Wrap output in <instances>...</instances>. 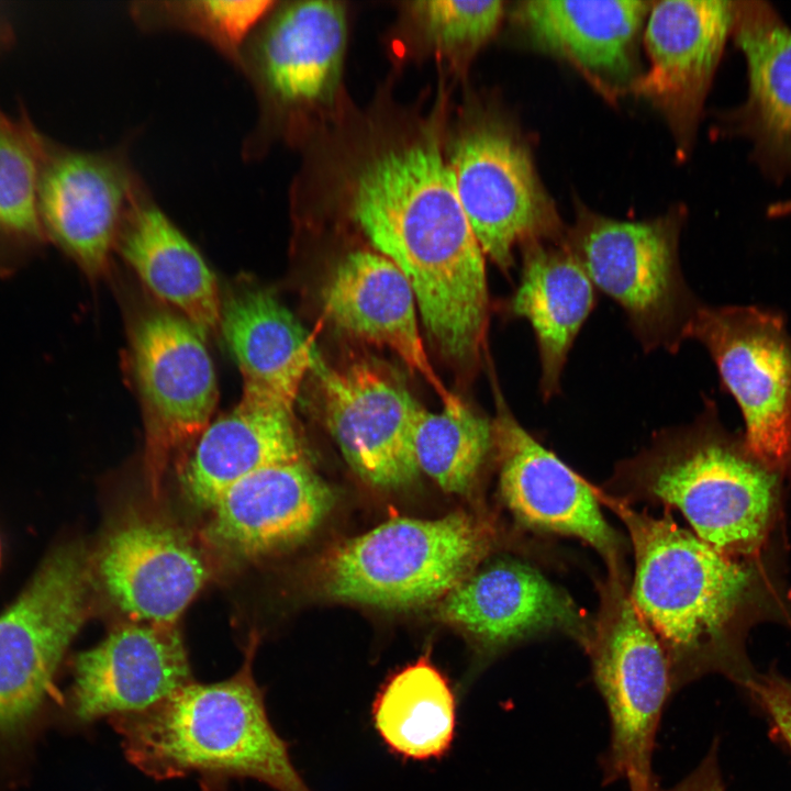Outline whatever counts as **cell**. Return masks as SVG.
<instances>
[{"label": "cell", "mask_w": 791, "mask_h": 791, "mask_svg": "<svg viewBox=\"0 0 791 791\" xmlns=\"http://www.w3.org/2000/svg\"><path fill=\"white\" fill-rule=\"evenodd\" d=\"M413 442L420 471L446 492L465 493L494 453L493 421L461 401L437 413L423 408Z\"/></svg>", "instance_id": "f546056e"}, {"label": "cell", "mask_w": 791, "mask_h": 791, "mask_svg": "<svg viewBox=\"0 0 791 791\" xmlns=\"http://www.w3.org/2000/svg\"><path fill=\"white\" fill-rule=\"evenodd\" d=\"M138 186L113 153L76 149L38 133L37 203L47 242L86 274L101 272Z\"/></svg>", "instance_id": "4fadbf2b"}, {"label": "cell", "mask_w": 791, "mask_h": 791, "mask_svg": "<svg viewBox=\"0 0 791 791\" xmlns=\"http://www.w3.org/2000/svg\"><path fill=\"white\" fill-rule=\"evenodd\" d=\"M653 3L640 0H532L517 18L541 49L567 59L600 81H621L634 66V47Z\"/></svg>", "instance_id": "484cf974"}, {"label": "cell", "mask_w": 791, "mask_h": 791, "mask_svg": "<svg viewBox=\"0 0 791 791\" xmlns=\"http://www.w3.org/2000/svg\"><path fill=\"white\" fill-rule=\"evenodd\" d=\"M40 130L21 107H0V275L15 271L47 243L37 203Z\"/></svg>", "instance_id": "f1b7e54d"}, {"label": "cell", "mask_w": 791, "mask_h": 791, "mask_svg": "<svg viewBox=\"0 0 791 791\" xmlns=\"http://www.w3.org/2000/svg\"><path fill=\"white\" fill-rule=\"evenodd\" d=\"M492 527L466 512L396 517L328 552L319 582L334 600L385 610L438 602L490 553Z\"/></svg>", "instance_id": "5b68a950"}, {"label": "cell", "mask_w": 791, "mask_h": 791, "mask_svg": "<svg viewBox=\"0 0 791 791\" xmlns=\"http://www.w3.org/2000/svg\"><path fill=\"white\" fill-rule=\"evenodd\" d=\"M332 488L307 459L261 469L210 509L203 539L226 556L255 559L310 536L331 512Z\"/></svg>", "instance_id": "d6986e66"}, {"label": "cell", "mask_w": 791, "mask_h": 791, "mask_svg": "<svg viewBox=\"0 0 791 791\" xmlns=\"http://www.w3.org/2000/svg\"><path fill=\"white\" fill-rule=\"evenodd\" d=\"M779 475L729 432L705 400L693 422L656 434L649 446L617 464L601 490L628 504L677 509L693 533L729 556L755 559L778 509Z\"/></svg>", "instance_id": "277c9868"}, {"label": "cell", "mask_w": 791, "mask_h": 791, "mask_svg": "<svg viewBox=\"0 0 791 791\" xmlns=\"http://www.w3.org/2000/svg\"><path fill=\"white\" fill-rule=\"evenodd\" d=\"M324 424L349 467L367 483L397 489L420 469L414 431L422 406L391 371L368 360L312 371Z\"/></svg>", "instance_id": "8fae6325"}, {"label": "cell", "mask_w": 791, "mask_h": 791, "mask_svg": "<svg viewBox=\"0 0 791 791\" xmlns=\"http://www.w3.org/2000/svg\"><path fill=\"white\" fill-rule=\"evenodd\" d=\"M192 680L177 625L123 624L75 658L71 714L90 724L135 713Z\"/></svg>", "instance_id": "ac0fdd59"}, {"label": "cell", "mask_w": 791, "mask_h": 791, "mask_svg": "<svg viewBox=\"0 0 791 791\" xmlns=\"http://www.w3.org/2000/svg\"><path fill=\"white\" fill-rule=\"evenodd\" d=\"M220 325L244 388L290 410L322 360L313 337L271 292L239 291L221 305Z\"/></svg>", "instance_id": "d4e9b609"}, {"label": "cell", "mask_w": 791, "mask_h": 791, "mask_svg": "<svg viewBox=\"0 0 791 791\" xmlns=\"http://www.w3.org/2000/svg\"><path fill=\"white\" fill-rule=\"evenodd\" d=\"M371 716L380 738L396 755L438 759L455 738L456 694L446 676L421 657L386 680L374 700Z\"/></svg>", "instance_id": "83f0119b"}, {"label": "cell", "mask_w": 791, "mask_h": 791, "mask_svg": "<svg viewBox=\"0 0 791 791\" xmlns=\"http://www.w3.org/2000/svg\"><path fill=\"white\" fill-rule=\"evenodd\" d=\"M119 235L122 255L153 293L177 308L201 334L220 323L221 303L212 270L140 188Z\"/></svg>", "instance_id": "4316f807"}, {"label": "cell", "mask_w": 791, "mask_h": 791, "mask_svg": "<svg viewBox=\"0 0 791 791\" xmlns=\"http://www.w3.org/2000/svg\"><path fill=\"white\" fill-rule=\"evenodd\" d=\"M595 303V287L565 237L524 244L522 275L509 310L533 328L545 401L560 392L568 354Z\"/></svg>", "instance_id": "cb8c5ba5"}, {"label": "cell", "mask_w": 791, "mask_h": 791, "mask_svg": "<svg viewBox=\"0 0 791 791\" xmlns=\"http://www.w3.org/2000/svg\"><path fill=\"white\" fill-rule=\"evenodd\" d=\"M292 410L243 390L237 405L197 437L180 470V484L196 506L210 510L233 484L268 467L304 460Z\"/></svg>", "instance_id": "603a6c76"}, {"label": "cell", "mask_w": 791, "mask_h": 791, "mask_svg": "<svg viewBox=\"0 0 791 791\" xmlns=\"http://www.w3.org/2000/svg\"><path fill=\"white\" fill-rule=\"evenodd\" d=\"M322 302L338 330L397 354L431 385L444 405L460 401L431 365L419 330L414 291L390 259L376 250L346 254L326 279Z\"/></svg>", "instance_id": "44dd1931"}, {"label": "cell", "mask_w": 791, "mask_h": 791, "mask_svg": "<svg viewBox=\"0 0 791 791\" xmlns=\"http://www.w3.org/2000/svg\"><path fill=\"white\" fill-rule=\"evenodd\" d=\"M80 545L51 554L0 615V735L34 716L89 610L92 572Z\"/></svg>", "instance_id": "9c48e42d"}, {"label": "cell", "mask_w": 791, "mask_h": 791, "mask_svg": "<svg viewBox=\"0 0 791 791\" xmlns=\"http://www.w3.org/2000/svg\"><path fill=\"white\" fill-rule=\"evenodd\" d=\"M438 620L465 631L486 651L564 633L582 648L592 621L533 566L501 559L477 568L437 602Z\"/></svg>", "instance_id": "9a60e30c"}, {"label": "cell", "mask_w": 791, "mask_h": 791, "mask_svg": "<svg viewBox=\"0 0 791 791\" xmlns=\"http://www.w3.org/2000/svg\"><path fill=\"white\" fill-rule=\"evenodd\" d=\"M456 192L483 252L508 271L513 250L534 241H561L565 231L526 147L492 124L463 134L448 161Z\"/></svg>", "instance_id": "30bf717a"}, {"label": "cell", "mask_w": 791, "mask_h": 791, "mask_svg": "<svg viewBox=\"0 0 791 791\" xmlns=\"http://www.w3.org/2000/svg\"><path fill=\"white\" fill-rule=\"evenodd\" d=\"M354 221L409 280L428 337L448 359L475 360L488 326L484 254L432 140L386 151L358 172Z\"/></svg>", "instance_id": "6da1fadb"}, {"label": "cell", "mask_w": 791, "mask_h": 791, "mask_svg": "<svg viewBox=\"0 0 791 791\" xmlns=\"http://www.w3.org/2000/svg\"><path fill=\"white\" fill-rule=\"evenodd\" d=\"M744 419L748 450L791 477V333L784 316L751 304L702 305L689 328Z\"/></svg>", "instance_id": "ba28073f"}, {"label": "cell", "mask_w": 791, "mask_h": 791, "mask_svg": "<svg viewBox=\"0 0 791 791\" xmlns=\"http://www.w3.org/2000/svg\"><path fill=\"white\" fill-rule=\"evenodd\" d=\"M597 493L628 533L635 559L631 599L664 649L672 692L708 673L743 688L754 673L745 635L764 589L754 559L713 548L668 514L656 517Z\"/></svg>", "instance_id": "7a4b0ae2"}, {"label": "cell", "mask_w": 791, "mask_h": 791, "mask_svg": "<svg viewBox=\"0 0 791 791\" xmlns=\"http://www.w3.org/2000/svg\"><path fill=\"white\" fill-rule=\"evenodd\" d=\"M346 12L334 1L293 2L247 41L245 63L264 100L297 108L328 99L339 80Z\"/></svg>", "instance_id": "ffe728a7"}, {"label": "cell", "mask_w": 791, "mask_h": 791, "mask_svg": "<svg viewBox=\"0 0 791 791\" xmlns=\"http://www.w3.org/2000/svg\"><path fill=\"white\" fill-rule=\"evenodd\" d=\"M743 689L765 714L772 736L791 754V679L773 670L754 671Z\"/></svg>", "instance_id": "d6a6232c"}, {"label": "cell", "mask_w": 791, "mask_h": 791, "mask_svg": "<svg viewBox=\"0 0 791 791\" xmlns=\"http://www.w3.org/2000/svg\"><path fill=\"white\" fill-rule=\"evenodd\" d=\"M493 420L502 499L526 527L577 537L593 547L608 572H626L625 542L605 521L594 490L512 415L500 396Z\"/></svg>", "instance_id": "5bb4252c"}, {"label": "cell", "mask_w": 791, "mask_h": 791, "mask_svg": "<svg viewBox=\"0 0 791 791\" xmlns=\"http://www.w3.org/2000/svg\"><path fill=\"white\" fill-rule=\"evenodd\" d=\"M600 603L584 646L594 683L610 720V744L601 758L603 782L625 779L646 789L655 739L667 700L673 693L664 649L636 610L627 573L599 582Z\"/></svg>", "instance_id": "8992f818"}, {"label": "cell", "mask_w": 791, "mask_h": 791, "mask_svg": "<svg viewBox=\"0 0 791 791\" xmlns=\"http://www.w3.org/2000/svg\"><path fill=\"white\" fill-rule=\"evenodd\" d=\"M257 639L230 678L194 680L156 704L110 717L127 760L156 780L194 775L203 791L253 779L275 791H312L278 735L253 673Z\"/></svg>", "instance_id": "3957f363"}, {"label": "cell", "mask_w": 791, "mask_h": 791, "mask_svg": "<svg viewBox=\"0 0 791 791\" xmlns=\"http://www.w3.org/2000/svg\"><path fill=\"white\" fill-rule=\"evenodd\" d=\"M14 31L13 26L0 7V55L7 53L14 44Z\"/></svg>", "instance_id": "e575fe53"}, {"label": "cell", "mask_w": 791, "mask_h": 791, "mask_svg": "<svg viewBox=\"0 0 791 791\" xmlns=\"http://www.w3.org/2000/svg\"><path fill=\"white\" fill-rule=\"evenodd\" d=\"M412 10L428 38L449 52L472 51L497 31L503 16V2L417 1Z\"/></svg>", "instance_id": "1f68e13d"}, {"label": "cell", "mask_w": 791, "mask_h": 791, "mask_svg": "<svg viewBox=\"0 0 791 791\" xmlns=\"http://www.w3.org/2000/svg\"><path fill=\"white\" fill-rule=\"evenodd\" d=\"M732 35L747 66L746 100L725 115L772 181L791 176V27L768 2L734 1Z\"/></svg>", "instance_id": "7402d4cb"}, {"label": "cell", "mask_w": 791, "mask_h": 791, "mask_svg": "<svg viewBox=\"0 0 791 791\" xmlns=\"http://www.w3.org/2000/svg\"><path fill=\"white\" fill-rule=\"evenodd\" d=\"M646 791H725L715 739L702 761L675 786L664 789L655 779Z\"/></svg>", "instance_id": "836d02e7"}, {"label": "cell", "mask_w": 791, "mask_h": 791, "mask_svg": "<svg viewBox=\"0 0 791 791\" xmlns=\"http://www.w3.org/2000/svg\"><path fill=\"white\" fill-rule=\"evenodd\" d=\"M198 547L177 527L133 517L112 528L96 558L107 595L133 622L177 625L209 579Z\"/></svg>", "instance_id": "e0dca14e"}, {"label": "cell", "mask_w": 791, "mask_h": 791, "mask_svg": "<svg viewBox=\"0 0 791 791\" xmlns=\"http://www.w3.org/2000/svg\"><path fill=\"white\" fill-rule=\"evenodd\" d=\"M680 221H619L579 213L565 243L593 286L624 311L645 352L676 353L702 305L682 275Z\"/></svg>", "instance_id": "52a82bcc"}, {"label": "cell", "mask_w": 791, "mask_h": 791, "mask_svg": "<svg viewBox=\"0 0 791 791\" xmlns=\"http://www.w3.org/2000/svg\"><path fill=\"white\" fill-rule=\"evenodd\" d=\"M733 21L734 1L665 0L650 7L644 32L649 68L633 88L662 110L684 144L695 133Z\"/></svg>", "instance_id": "2e32d148"}, {"label": "cell", "mask_w": 791, "mask_h": 791, "mask_svg": "<svg viewBox=\"0 0 791 791\" xmlns=\"http://www.w3.org/2000/svg\"><path fill=\"white\" fill-rule=\"evenodd\" d=\"M134 369L146 426V472L153 493L171 454L211 423L218 385L202 334L187 320L155 313L137 327Z\"/></svg>", "instance_id": "7c38bea8"}, {"label": "cell", "mask_w": 791, "mask_h": 791, "mask_svg": "<svg viewBox=\"0 0 791 791\" xmlns=\"http://www.w3.org/2000/svg\"><path fill=\"white\" fill-rule=\"evenodd\" d=\"M274 2L267 0H193L144 2L133 9L141 24L175 27L210 42L234 60Z\"/></svg>", "instance_id": "4dcf8cb0"}]
</instances>
